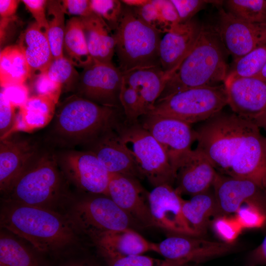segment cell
Masks as SVG:
<instances>
[{
  "label": "cell",
  "instance_id": "cell-42",
  "mask_svg": "<svg viewBox=\"0 0 266 266\" xmlns=\"http://www.w3.org/2000/svg\"><path fill=\"white\" fill-rule=\"evenodd\" d=\"M14 106L0 92V139L10 134L16 122Z\"/></svg>",
  "mask_w": 266,
  "mask_h": 266
},
{
  "label": "cell",
  "instance_id": "cell-46",
  "mask_svg": "<svg viewBox=\"0 0 266 266\" xmlns=\"http://www.w3.org/2000/svg\"><path fill=\"white\" fill-rule=\"evenodd\" d=\"M65 14L82 17L90 15L94 12L89 0H61Z\"/></svg>",
  "mask_w": 266,
  "mask_h": 266
},
{
  "label": "cell",
  "instance_id": "cell-17",
  "mask_svg": "<svg viewBox=\"0 0 266 266\" xmlns=\"http://www.w3.org/2000/svg\"><path fill=\"white\" fill-rule=\"evenodd\" d=\"M183 201L173 186L165 184L154 187L148 193L154 225L175 234L198 237L183 215Z\"/></svg>",
  "mask_w": 266,
  "mask_h": 266
},
{
  "label": "cell",
  "instance_id": "cell-1",
  "mask_svg": "<svg viewBox=\"0 0 266 266\" xmlns=\"http://www.w3.org/2000/svg\"><path fill=\"white\" fill-rule=\"evenodd\" d=\"M124 117L122 109L100 105L73 94L60 104L42 138L56 150L83 147Z\"/></svg>",
  "mask_w": 266,
  "mask_h": 266
},
{
  "label": "cell",
  "instance_id": "cell-37",
  "mask_svg": "<svg viewBox=\"0 0 266 266\" xmlns=\"http://www.w3.org/2000/svg\"><path fill=\"white\" fill-rule=\"evenodd\" d=\"M132 8L138 18L160 33H166L170 31L151 0L143 5Z\"/></svg>",
  "mask_w": 266,
  "mask_h": 266
},
{
  "label": "cell",
  "instance_id": "cell-2",
  "mask_svg": "<svg viewBox=\"0 0 266 266\" xmlns=\"http://www.w3.org/2000/svg\"><path fill=\"white\" fill-rule=\"evenodd\" d=\"M0 226L40 252H54L73 244L77 237L68 219L52 209L5 202Z\"/></svg>",
  "mask_w": 266,
  "mask_h": 266
},
{
  "label": "cell",
  "instance_id": "cell-8",
  "mask_svg": "<svg viewBox=\"0 0 266 266\" xmlns=\"http://www.w3.org/2000/svg\"><path fill=\"white\" fill-rule=\"evenodd\" d=\"M226 105L227 95L222 84L177 93L157 102L148 114L172 118L192 125L205 121Z\"/></svg>",
  "mask_w": 266,
  "mask_h": 266
},
{
  "label": "cell",
  "instance_id": "cell-7",
  "mask_svg": "<svg viewBox=\"0 0 266 266\" xmlns=\"http://www.w3.org/2000/svg\"><path fill=\"white\" fill-rule=\"evenodd\" d=\"M115 129L144 178L154 187L165 184L173 186L176 175L165 150L139 120L130 122L124 118Z\"/></svg>",
  "mask_w": 266,
  "mask_h": 266
},
{
  "label": "cell",
  "instance_id": "cell-23",
  "mask_svg": "<svg viewBox=\"0 0 266 266\" xmlns=\"http://www.w3.org/2000/svg\"><path fill=\"white\" fill-rule=\"evenodd\" d=\"M217 174L207 157L196 148L178 169L175 189L180 195L193 196L203 193L212 187Z\"/></svg>",
  "mask_w": 266,
  "mask_h": 266
},
{
  "label": "cell",
  "instance_id": "cell-3",
  "mask_svg": "<svg viewBox=\"0 0 266 266\" xmlns=\"http://www.w3.org/2000/svg\"><path fill=\"white\" fill-rule=\"evenodd\" d=\"M226 52L215 29L202 25L197 42L168 79L156 102L187 90L223 84L229 72Z\"/></svg>",
  "mask_w": 266,
  "mask_h": 266
},
{
  "label": "cell",
  "instance_id": "cell-15",
  "mask_svg": "<svg viewBox=\"0 0 266 266\" xmlns=\"http://www.w3.org/2000/svg\"><path fill=\"white\" fill-rule=\"evenodd\" d=\"M233 243L208 240L201 237L175 234L157 243V253L166 260L185 265L200 263L231 253Z\"/></svg>",
  "mask_w": 266,
  "mask_h": 266
},
{
  "label": "cell",
  "instance_id": "cell-11",
  "mask_svg": "<svg viewBox=\"0 0 266 266\" xmlns=\"http://www.w3.org/2000/svg\"><path fill=\"white\" fill-rule=\"evenodd\" d=\"M123 74L112 63L93 61L83 68L72 91L98 104L122 109L119 100Z\"/></svg>",
  "mask_w": 266,
  "mask_h": 266
},
{
  "label": "cell",
  "instance_id": "cell-14",
  "mask_svg": "<svg viewBox=\"0 0 266 266\" xmlns=\"http://www.w3.org/2000/svg\"><path fill=\"white\" fill-rule=\"evenodd\" d=\"M215 30L234 61L266 44V23L242 20L222 8L219 11Z\"/></svg>",
  "mask_w": 266,
  "mask_h": 266
},
{
  "label": "cell",
  "instance_id": "cell-27",
  "mask_svg": "<svg viewBox=\"0 0 266 266\" xmlns=\"http://www.w3.org/2000/svg\"><path fill=\"white\" fill-rule=\"evenodd\" d=\"M183 215L198 237L206 233L210 219L221 216L213 188L195 196L189 200H183Z\"/></svg>",
  "mask_w": 266,
  "mask_h": 266
},
{
  "label": "cell",
  "instance_id": "cell-30",
  "mask_svg": "<svg viewBox=\"0 0 266 266\" xmlns=\"http://www.w3.org/2000/svg\"><path fill=\"white\" fill-rule=\"evenodd\" d=\"M47 35L54 59L64 57V39L66 25L61 0H47Z\"/></svg>",
  "mask_w": 266,
  "mask_h": 266
},
{
  "label": "cell",
  "instance_id": "cell-49",
  "mask_svg": "<svg viewBox=\"0 0 266 266\" xmlns=\"http://www.w3.org/2000/svg\"><path fill=\"white\" fill-rule=\"evenodd\" d=\"M19 0H0V15L1 18H7L13 15L18 7Z\"/></svg>",
  "mask_w": 266,
  "mask_h": 266
},
{
  "label": "cell",
  "instance_id": "cell-28",
  "mask_svg": "<svg viewBox=\"0 0 266 266\" xmlns=\"http://www.w3.org/2000/svg\"><path fill=\"white\" fill-rule=\"evenodd\" d=\"M63 52L64 57L74 66L84 68L94 61L78 17H73L66 23Z\"/></svg>",
  "mask_w": 266,
  "mask_h": 266
},
{
  "label": "cell",
  "instance_id": "cell-50",
  "mask_svg": "<svg viewBox=\"0 0 266 266\" xmlns=\"http://www.w3.org/2000/svg\"><path fill=\"white\" fill-rule=\"evenodd\" d=\"M252 120L259 128L266 131V110L255 115Z\"/></svg>",
  "mask_w": 266,
  "mask_h": 266
},
{
  "label": "cell",
  "instance_id": "cell-36",
  "mask_svg": "<svg viewBox=\"0 0 266 266\" xmlns=\"http://www.w3.org/2000/svg\"><path fill=\"white\" fill-rule=\"evenodd\" d=\"M119 0H91L93 12L114 31L117 27L123 11L124 5Z\"/></svg>",
  "mask_w": 266,
  "mask_h": 266
},
{
  "label": "cell",
  "instance_id": "cell-4",
  "mask_svg": "<svg viewBox=\"0 0 266 266\" xmlns=\"http://www.w3.org/2000/svg\"><path fill=\"white\" fill-rule=\"evenodd\" d=\"M254 124L251 119L221 110L195 130L196 148L217 172L228 175L232 165L244 153L247 134Z\"/></svg>",
  "mask_w": 266,
  "mask_h": 266
},
{
  "label": "cell",
  "instance_id": "cell-34",
  "mask_svg": "<svg viewBox=\"0 0 266 266\" xmlns=\"http://www.w3.org/2000/svg\"><path fill=\"white\" fill-rule=\"evenodd\" d=\"M74 66L65 57L54 59L46 72L50 79L60 84L62 88L72 91L79 76Z\"/></svg>",
  "mask_w": 266,
  "mask_h": 266
},
{
  "label": "cell",
  "instance_id": "cell-43",
  "mask_svg": "<svg viewBox=\"0 0 266 266\" xmlns=\"http://www.w3.org/2000/svg\"><path fill=\"white\" fill-rule=\"evenodd\" d=\"M34 79V87L38 95L47 97L56 103L62 89L61 85L50 79L46 71Z\"/></svg>",
  "mask_w": 266,
  "mask_h": 266
},
{
  "label": "cell",
  "instance_id": "cell-16",
  "mask_svg": "<svg viewBox=\"0 0 266 266\" xmlns=\"http://www.w3.org/2000/svg\"><path fill=\"white\" fill-rule=\"evenodd\" d=\"M212 188L221 215L235 213L247 204L266 216V188L255 182L217 172Z\"/></svg>",
  "mask_w": 266,
  "mask_h": 266
},
{
  "label": "cell",
  "instance_id": "cell-25",
  "mask_svg": "<svg viewBox=\"0 0 266 266\" xmlns=\"http://www.w3.org/2000/svg\"><path fill=\"white\" fill-rule=\"evenodd\" d=\"M89 52L94 61L109 63L115 51L114 33L99 16L93 12L79 17Z\"/></svg>",
  "mask_w": 266,
  "mask_h": 266
},
{
  "label": "cell",
  "instance_id": "cell-29",
  "mask_svg": "<svg viewBox=\"0 0 266 266\" xmlns=\"http://www.w3.org/2000/svg\"><path fill=\"white\" fill-rule=\"evenodd\" d=\"M30 77L26 59L19 45L4 48L0 54V86L24 83Z\"/></svg>",
  "mask_w": 266,
  "mask_h": 266
},
{
  "label": "cell",
  "instance_id": "cell-38",
  "mask_svg": "<svg viewBox=\"0 0 266 266\" xmlns=\"http://www.w3.org/2000/svg\"><path fill=\"white\" fill-rule=\"evenodd\" d=\"M227 216L221 215L215 218L213 227L217 235L224 242L233 243L242 228L235 218H230Z\"/></svg>",
  "mask_w": 266,
  "mask_h": 266
},
{
  "label": "cell",
  "instance_id": "cell-51",
  "mask_svg": "<svg viewBox=\"0 0 266 266\" xmlns=\"http://www.w3.org/2000/svg\"><path fill=\"white\" fill-rule=\"evenodd\" d=\"M149 0H123L122 2L131 7H137L147 3Z\"/></svg>",
  "mask_w": 266,
  "mask_h": 266
},
{
  "label": "cell",
  "instance_id": "cell-48",
  "mask_svg": "<svg viewBox=\"0 0 266 266\" xmlns=\"http://www.w3.org/2000/svg\"><path fill=\"white\" fill-rule=\"evenodd\" d=\"M248 266H266V235L261 243L249 255Z\"/></svg>",
  "mask_w": 266,
  "mask_h": 266
},
{
  "label": "cell",
  "instance_id": "cell-45",
  "mask_svg": "<svg viewBox=\"0 0 266 266\" xmlns=\"http://www.w3.org/2000/svg\"><path fill=\"white\" fill-rule=\"evenodd\" d=\"M170 30L180 23L176 8L170 0H151Z\"/></svg>",
  "mask_w": 266,
  "mask_h": 266
},
{
  "label": "cell",
  "instance_id": "cell-47",
  "mask_svg": "<svg viewBox=\"0 0 266 266\" xmlns=\"http://www.w3.org/2000/svg\"><path fill=\"white\" fill-rule=\"evenodd\" d=\"M1 92L14 106L22 107L28 99V89L24 83L8 85Z\"/></svg>",
  "mask_w": 266,
  "mask_h": 266
},
{
  "label": "cell",
  "instance_id": "cell-52",
  "mask_svg": "<svg viewBox=\"0 0 266 266\" xmlns=\"http://www.w3.org/2000/svg\"><path fill=\"white\" fill-rule=\"evenodd\" d=\"M257 77L264 81H266V64L257 74Z\"/></svg>",
  "mask_w": 266,
  "mask_h": 266
},
{
  "label": "cell",
  "instance_id": "cell-26",
  "mask_svg": "<svg viewBox=\"0 0 266 266\" xmlns=\"http://www.w3.org/2000/svg\"><path fill=\"white\" fill-rule=\"evenodd\" d=\"M19 46L26 59L30 77L46 71L53 60L47 34L34 22L21 35Z\"/></svg>",
  "mask_w": 266,
  "mask_h": 266
},
{
  "label": "cell",
  "instance_id": "cell-20",
  "mask_svg": "<svg viewBox=\"0 0 266 266\" xmlns=\"http://www.w3.org/2000/svg\"><path fill=\"white\" fill-rule=\"evenodd\" d=\"M223 84L228 105L235 114L252 120L266 110V81L255 77L227 76Z\"/></svg>",
  "mask_w": 266,
  "mask_h": 266
},
{
  "label": "cell",
  "instance_id": "cell-35",
  "mask_svg": "<svg viewBox=\"0 0 266 266\" xmlns=\"http://www.w3.org/2000/svg\"><path fill=\"white\" fill-rule=\"evenodd\" d=\"M119 100L126 120L130 122L138 121L143 115L140 100L136 91L123 79Z\"/></svg>",
  "mask_w": 266,
  "mask_h": 266
},
{
  "label": "cell",
  "instance_id": "cell-32",
  "mask_svg": "<svg viewBox=\"0 0 266 266\" xmlns=\"http://www.w3.org/2000/svg\"><path fill=\"white\" fill-rule=\"evenodd\" d=\"M227 11L235 17L251 23H266V0H227Z\"/></svg>",
  "mask_w": 266,
  "mask_h": 266
},
{
  "label": "cell",
  "instance_id": "cell-31",
  "mask_svg": "<svg viewBox=\"0 0 266 266\" xmlns=\"http://www.w3.org/2000/svg\"><path fill=\"white\" fill-rule=\"evenodd\" d=\"M0 264L3 266H39L31 251L21 242L0 234Z\"/></svg>",
  "mask_w": 266,
  "mask_h": 266
},
{
  "label": "cell",
  "instance_id": "cell-22",
  "mask_svg": "<svg viewBox=\"0 0 266 266\" xmlns=\"http://www.w3.org/2000/svg\"><path fill=\"white\" fill-rule=\"evenodd\" d=\"M88 236L107 261L157 252V243L149 241L130 228Z\"/></svg>",
  "mask_w": 266,
  "mask_h": 266
},
{
  "label": "cell",
  "instance_id": "cell-9",
  "mask_svg": "<svg viewBox=\"0 0 266 266\" xmlns=\"http://www.w3.org/2000/svg\"><path fill=\"white\" fill-rule=\"evenodd\" d=\"M69 220L88 235L130 228L132 219L109 197H87L71 208Z\"/></svg>",
  "mask_w": 266,
  "mask_h": 266
},
{
  "label": "cell",
  "instance_id": "cell-54",
  "mask_svg": "<svg viewBox=\"0 0 266 266\" xmlns=\"http://www.w3.org/2000/svg\"><path fill=\"white\" fill-rule=\"evenodd\" d=\"M88 266L77 265H73V266Z\"/></svg>",
  "mask_w": 266,
  "mask_h": 266
},
{
  "label": "cell",
  "instance_id": "cell-33",
  "mask_svg": "<svg viewBox=\"0 0 266 266\" xmlns=\"http://www.w3.org/2000/svg\"><path fill=\"white\" fill-rule=\"evenodd\" d=\"M266 64V44L252 50L234 61L227 76L237 77H254Z\"/></svg>",
  "mask_w": 266,
  "mask_h": 266
},
{
  "label": "cell",
  "instance_id": "cell-21",
  "mask_svg": "<svg viewBox=\"0 0 266 266\" xmlns=\"http://www.w3.org/2000/svg\"><path fill=\"white\" fill-rule=\"evenodd\" d=\"M202 25L194 18L179 23L161 39L159 47L161 66L171 75L197 42Z\"/></svg>",
  "mask_w": 266,
  "mask_h": 266
},
{
  "label": "cell",
  "instance_id": "cell-12",
  "mask_svg": "<svg viewBox=\"0 0 266 266\" xmlns=\"http://www.w3.org/2000/svg\"><path fill=\"white\" fill-rule=\"evenodd\" d=\"M56 155L68 181L84 192L107 196L110 173L93 153L70 149L56 150Z\"/></svg>",
  "mask_w": 266,
  "mask_h": 266
},
{
  "label": "cell",
  "instance_id": "cell-53",
  "mask_svg": "<svg viewBox=\"0 0 266 266\" xmlns=\"http://www.w3.org/2000/svg\"><path fill=\"white\" fill-rule=\"evenodd\" d=\"M263 147L265 154L266 155V137H264L263 138Z\"/></svg>",
  "mask_w": 266,
  "mask_h": 266
},
{
  "label": "cell",
  "instance_id": "cell-5",
  "mask_svg": "<svg viewBox=\"0 0 266 266\" xmlns=\"http://www.w3.org/2000/svg\"><path fill=\"white\" fill-rule=\"evenodd\" d=\"M67 179L47 145L4 195L5 202L51 209L66 196Z\"/></svg>",
  "mask_w": 266,
  "mask_h": 266
},
{
  "label": "cell",
  "instance_id": "cell-13",
  "mask_svg": "<svg viewBox=\"0 0 266 266\" xmlns=\"http://www.w3.org/2000/svg\"><path fill=\"white\" fill-rule=\"evenodd\" d=\"M46 146L42 137L10 134L0 141V191L3 196Z\"/></svg>",
  "mask_w": 266,
  "mask_h": 266
},
{
  "label": "cell",
  "instance_id": "cell-18",
  "mask_svg": "<svg viewBox=\"0 0 266 266\" xmlns=\"http://www.w3.org/2000/svg\"><path fill=\"white\" fill-rule=\"evenodd\" d=\"M116 124L104 130L82 147V150L93 153L109 173L122 174L137 179L144 178L116 131Z\"/></svg>",
  "mask_w": 266,
  "mask_h": 266
},
{
  "label": "cell",
  "instance_id": "cell-40",
  "mask_svg": "<svg viewBox=\"0 0 266 266\" xmlns=\"http://www.w3.org/2000/svg\"><path fill=\"white\" fill-rule=\"evenodd\" d=\"M176 8L180 23L187 22L209 3H220V1L205 0H170Z\"/></svg>",
  "mask_w": 266,
  "mask_h": 266
},
{
  "label": "cell",
  "instance_id": "cell-41",
  "mask_svg": "<svg viewBox=\"0 0 266 266\" xmlns=\"http://www.w3.org/2000/svg\"><path fill=\"white\" fill-rule=\"evenodd\" d=\"M235 219L243 228H256L263 226L266 216L256 207L244 204L235 213Z\"/></svg>",
  "mask_w": 266,
  "mask_h": 266
},
{
  "label": "cell",
  "instance_id": "cell-6",
  "mask_svg": "<svg viewBox=\"0 0 266 266\" xmlns=\"http://www.w3.org/2000/svg\"><path fill=\"white\" fill-rule=\"evenodd\" d=\"M160 34L138 18L132 7L124 5L114 31L120 71L124 73L136 69L161 67Z\"/></svg>",
  "mask_w": 266,
  "mask_h": 266
},
{
  "label": "cell",
  "instance_id": "cell-10",
  "mask_svg": "<svg viewBox=\"0 0 266 266\" xmlns=\"http://www.w3.org/2000/svg\"><path fill=\"white\" fill-rule=\"evenodd\" d=\"M141 118L139 123L162 146L176 176L196 141L195 130L191 124L172 118L151 114Z\"/></svg>",
  "mask_w": 266,
  "mask_h": 266
},
{
  "label": "cell",
  "instance_id": "cell-19",
  "mask_svg": "<svg viewBox=\"0 0 266 266\" xmlns=\"http://www.w3.org/2000/svg\"><path fill=\"white\" fill-rule=\"evenodd\" d=\"M148 193L137 178L110 173L107 196L132 219L145 227L154 226L148 203Z\"/></svg>",
  "mask_w": 266,
  "mask_h": 266
},
{
  "label": "cell",
  "instance_id": "cell-55",
  "mask_svg": "<svg viewBox=\"0 0 266 266\" xmlns=\"http://www.w3.org/2000/svg\"><path fill=\"white\" fill-rule=\"evenodd\" d=\"M180 266H188V264H186V265H181Z\"/></svg>",
  "mask_w": 266,
  "mask_h": 266
},
{
  "label": "cell",
  "instance_id": "cell-24",
  "mask_svg": "<svg viewBox=\"0 0 266 266\" xmlns=\"http://www.w3.org/2000/svg\"><path fill=\"white\" fill-rule=\"evenodd\" d=\"M123 74V80L134 89L140 100L143 115L154 108L171 74L161 67L143 68L133 70Z\"/></svg>",
  "mask_w": 266,
  "mask_h": 266
},
{
  "label": "cell",
  "instance_id": "cell-39",
  "mask_svg": "<svg viewBox=\"0 0 266 266\" xmlns=\"http://www.w3.org/2000/svg\"><path fill=\"white\" fill-rule=\"evenodd\" d=\"M109 266H180L182 264L161 260L143 255L131 256L108 261Z\"/></svg>",
  "mask_w": 266,
  "mask_h": 266
},
{
  "label": "cell",
  "instance_id": "cell-44",
  "mask_svg": "<svg viewBox=\"0 0 266 266\" xmlns=\"http://www.w3.org/2000/svg\"><path fill=\"white\" fill-rule=\"evenodd\" d=\"M22 2L32 13L40 30L47 34L48 23L45 12L47 0H23Z\"/></svg>",
  "mask_w": 266,
  "mask_h": 266
}]
</instances>
